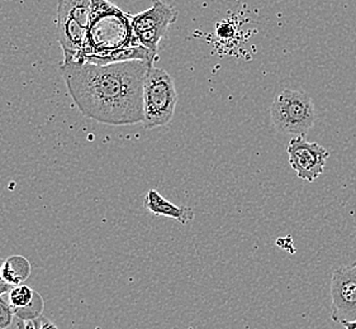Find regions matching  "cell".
I'll use <instances>...</instances> for the list:
<instances>
[{
    "label": "cell",
    "mask_w": 356,
    "mask_h": 329,
    "mask_svg": "<svg viewBox=\"0 0 356 329\" xmlns=\"http://www.w3.org/2000/svg\"><path fill=\"white\" fill-rule=\"evenodd\" d=\"M145 208L157 217H166L181 224L192 222L194 219V210L189 207H178L169 201H166L156 190H150L145 196Z\"/></svg>",
    "instance_id": "8"
},
{
    "label": "cell",
    "mask_w": 356,
    "mask_h": 329,
    "mask_svg": "<svg viewBox=\"0 0 356 329\" xmlns=\"http://www.w3.org/2000/svg\"><path fill=\"white\" fill-rule=\"evenodd\" d=\"M15 317V310L10 307L9 301L0 296V329L10 328Z\"/></svg>",
    "instance_id": "14"
},
{
    "label": "cell",
    "mask_w": 356,
    "mask_h": 329,
    "mask_svg": "<svg viewBox=\"0 0 356 329\" xmlns=\"http://www.w3.org/2000/svg\"><path fill=\"white\" fill-rule=\"evenodd\" d=\"M44 301L40 294L35 292L33 301L26 308L15 309V315L21 321H33L40 317H42Z\"/></svg>",
    "instance_id": "13"
},
{
    "label": "cell",
    "mask_w": 356,
    "mask_h": 329,
    "mask_svg": "<svg viewBox=\"0 0 356 329\" xmlns=\"http://www.w3.org/2000/svg\"><path fill=\"white\" fill-rule=\"evenodd\" d=\"M177 19L178 10L163 0H152L149 9L132 15V28L138 43L157 55L159 44Z\"/></svg>",
    "instance_id": "5"
},
{
    "label": "cell",
    "mask_w": 356,
    "mask_h": 329,
    "mask_svg": "<svg viewBox=\"0 0 356 329\" xmlns=\"http://www.w3.org/2000/svg\"><path fill=\"white\" fill-rule=\"evenodd\" d=\"M31 275V264L29 260L19 255L8 258L1 267V278L10 287L23 285Z\"/></svg>",
    "instance_id": "10"
},
{
    "label": "cell",
    "mask_w": 356,
    "mask_h": 329,
    "mask_svg": "<svg viewBox=\"0 0 356 329\" xmlns=\"http://www.w3.org/2000/svg\"><path fill=\"white\" fill-rule=\"evenodd\" d=\"M342 326L345 327V329H356V321H354V322L342 323Z\"/></svg>",
    "instance_id": "18"
},
{
    "label": "cell",
    "mask_w": 356,
    "mask_h": 329,
    "mask_svg": "<svg viewBox=\"0 0 356 329\" xmlns=\"http://www.w3.org/2000/svg\"><path fill=\"white\" fill-rule=\"evenodd\" d=\"M178 93L169 72L151 65L143 85V127L159 128L174 118Z\"/></svg>",
    "instance_id": "3"
},
{
    "label": "cell",
    "mask_w": 356,
    "mask_h": 329,
    "mask_svg": "<svg viewBox=\"0 0 356 329\" xmlns=\"http://www.w3.org/2000/svg\"><path fill=\"white\" fill-rule=\"evenodd\" d=\"M156 56V53L145 49L143 46H134V47H126V49L114 51L106 56L88 58L84 62H90L94 65H111L127 62V61H145V62L154 64Z\"/></svg>",
    "instance_id": "9"
},
{
    "label": "cell",
    "mask_w": 356,
    "mask_h": 329,
    "mask_svg": "<svg viewBox=\"0 0 356 329\" xmlns=\"http://www.w3.org/2000/svg\"><path fill=\"white\" fill-rule=\"evenodd\" d=\"M271 123L283 135L306 136L316 122V109L311 95L284 89L277 94L270 107Z\"/></svg>",
    "instance_id": "4"
},
{
    "label": "cell",
    "mask_w": 356,
    "mask_h": 329,
    "mask_svg": "<svg viewBox=\"0 0 356 329\" xmlns=\"http://www.w3.org/2000/svg\"><path fill=\"white\" fill-rule=\"evenodd\" d=\"M57 15L74 18L88 27L92 15V0H58Z\"/></svg>",
    "instance_id": "11"
},
{
    "label": "cell",
    "mask_w": 356,
    "mask_h": 329,
    "mask_svg": "<svg viewBox=\"0 0 356 329\" xmlns=\"http://www.w3.org/2000/svg\"><path fill=\"white\" fill-rule=\"evenodd\" d=\"M3 264H4V261L0 258V296H3L4 294L9 293L13 287H10L9 284H7L3 278H1V267H3Z\"/></svg>",
    "instance_id": "16"
},
{
    "label": "cell",
    "mask_w": 356,
    "mask_h": 329,
    "mask_svg": "<svg viewBox=\"0 0 356 329\" xmlns=\"http://www.w3.org/2000/svg\"><path fill=\"white\" fill-rule=\"evenodd\" d=\"M150 62L61 65L67 92L80 113L108 126L143 122V85Z\"/></svg>",
    "instance_id": "1"
},
{
    "label": "cell",
    "mask_w": 356,
    "mask_h": 329,
    "mask_svg": "<svg viewBox=\"0 0 356 329\" xmlns=\"http://www.w3.org/2000/svg\"><path fill=\"white\" fill-rule=\"evenodd\" d=\"M43 322V317H40V318H37V319H33V321H21V319H18V323H17V326H15V328L17 329H38L41 327V324Z\"/></svg>",
    "instance_id": "15"
},
{
    "label": "cell",
    "mask_w": 356,
    "mask_h": 329,
    "mask_svg": "<svg viewBox=\"0 0 356 329\" xmlns=\"http://www.w3.org/2000/svg\"><path fill=\"white\" fill-rule=\"evenodd\" d=\"M141 46L132 28V15L108 0H92L84 62L88 58L106 56L114 51Z\"/></svg>",
    "instance_id": "2"
},
{
    "label": "cell",
    "mask_w": 356,
    "mask_h": 329,
    "mask_svg": "<svg viewBox=\"0 0 356 329\" xmlns=\"http://www.w3.org/2000/svg\"><path fill=\"white\" fill-rule=\"evenodd\" d=\"M331 318L334 322L356 321V262L337 267L331 278Z\"/></svg>",
    "instance_id": "6"
},
{
    "label": "cell",
    "mask_w": 356,
    "mask_h": 329,
    "mask_svg": "<svg viewBox=\"0 0 356 329\" xmlns=\"http://www.w3.org/2000/svg\"><path fill=\"white\" fill-rule=\"evenodd\" d=\"M289 164L297 176L308 183L323 174L330 152L317 142H308L305 136L293 137L286 147Z\"/></svg>",
    "instance_id": "7"
},
{
    "label": "cell",
    "mask_w": 356,
    "mask_h": 329,
    "mask_svg": "<svg viewBox=\"0 0 356 329\" xmlns=\"http://www.w3.org/2000/svg\"><path fill=\"white\" fill-rule=\"evenodd\" d=\"M38 329H58L57 328L56 326L54 324V323L49 322L47 319H44L43 318V322L42 324H41V327Z\"/></svg>",
    "instance_id": "17"
},
{
    "label": "cell",
    "mask_w": 356,
    "mask_h": 329,
    "mask_svg": "<svg viewBox=\"0 0 356 329\" xmlns=\"http://www.w3.org/2000/svg\"><path fill=\"white\" fill-rule=\"evenodd\" d=\"M33 295H35V290L24 284L19 287H15L9 292V304L13 310L26 308L31 304V301H33Z\"/></svg>",
    "instance_id": "12"
}]
</instances>
